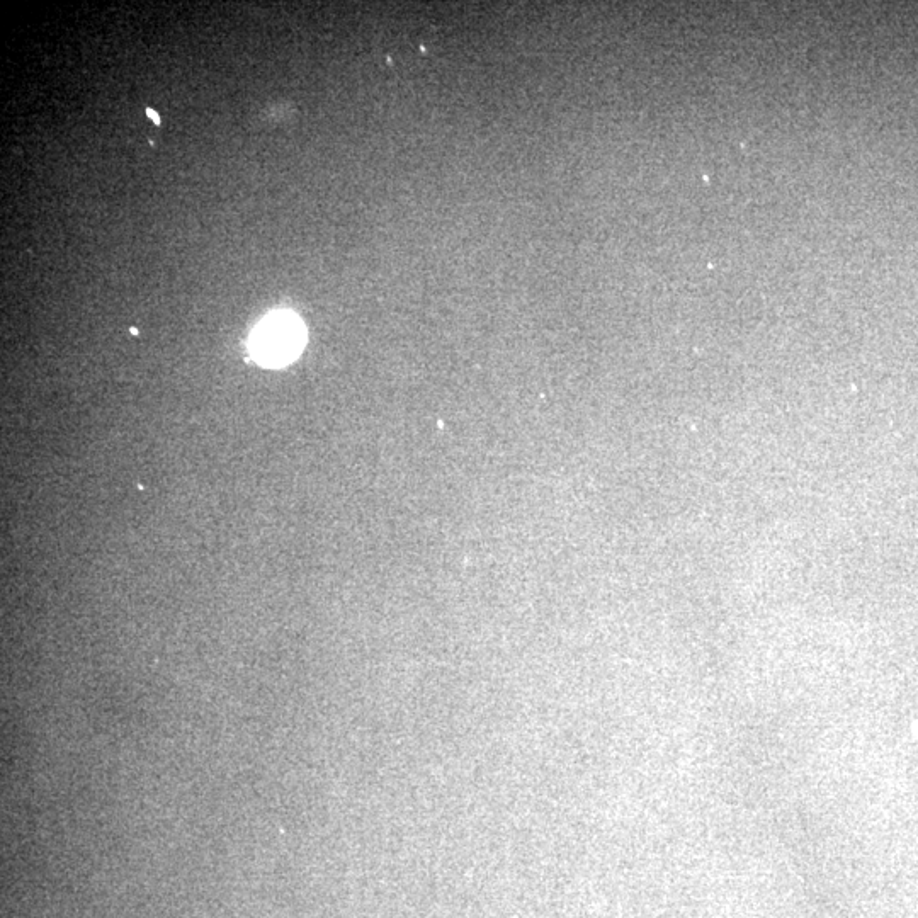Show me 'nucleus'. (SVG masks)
Instances as JSON below:
<instances>
[{"instance_id":"obj_2","label":"nucleus","mask_w":918,"mask_h":918,"mask_svg":"<svg viewBox=\"0 0 918 918\" xmlns=\"http://www.w3.org/2000/svg\"><path fill=\"white\" fill-rule=\"evenodd\" d=\"M147 114H148V116H150V118L153 119V121H155V123H157V125H159V123H160V116H159V113H155V111H153V109L148 108V109H147Z\"/></svg>"},{"instance_id":"obj_1","label":"nucleus","mask_w":918,"mask_h":918,"mask_svg":"<svg viewBox=\"0 0 918 918\" xmlns=\"http://www.w3.org/2000/svg\"><path fill=\"white\" fill-rule=\"evenodd\" d=\"M305 340V325L295 313L276 312L255 327L250 337V351L262 366L279 368L298 357Z\"/></svg>"}]
</instances>
